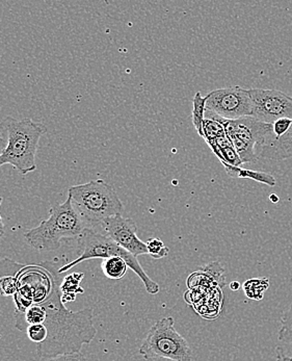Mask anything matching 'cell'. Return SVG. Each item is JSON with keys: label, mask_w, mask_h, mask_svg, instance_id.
<instances>
[{"label": "cell", "mask_w": 292, "mask_h": 361, "mask_svg": "<svg viewBox=\"0 0 292 361\" xmlns=\"http://www.w3.org/2000/svg\"><path fill=\"white\" fill-rule=\"evenodd\" d=\"M64 262V258L58 259V257L50 260L53 290L50 296L40 304L47 312L43 325L48 331L47 340L41 345H37V356L41 360L63 354L80 353L82 345H90L97 334L91 308L72 312L63 302L61 286L65 274H61L58 271L66 264Z\"/></svg>", "instance_id": "obj_1"}, {"label": "cell", "mask_w": 292, "mask_h": 361, "mask_svg": "<svg viewBox=\"0 0 292 361\" xmlns=\"http://www.w3.org/2000/svg\"><path fill=\"white\" fill-rule=\"evenodd\" d=\"M1 126L8 133L6 147L0 155V167L11 165L21 175L37 170L36 155L41 137L47 133V126L30 118H4Z\"/></svg>", "instance_id": "obj_2"}, {"label": "cell", "mask_w": 292, "mask_h": 361, "mask_svg": "<svg viewBox=\"0 0 292 361\" xmlns=\"http://www.w3.org/2000/svg\"><path fill=\"white\" fill-rule=\"evenodd\" d=\"M68 197L86 228L102 226L104 221L123 214L124 205L117 192L103 179H96L82 185H73Z\"/></svg>", "instance_id": "obj_3"}, {"label": "cell", "mask_w": 292, "mask_h": 361, "mask_svg": "<svg viewBox=\"0 0 292 361\" xmlns=\"http://www.w3.org/2000/svg\"><path fill=\"white\" fill-rule=\"evenodd\" d=\"M84 221L68 197L64 203H56L50 209L49 216L38 226L24 233L26 243L34 250L56 251L64 238H77L82 233Z\"/></svg>", "instance_id": "obj_4"}, {"label": "cell", "mask_w": 292, "mask_h": 361, "mask_svg": "<svg viewBox=\"0 0 292 361\" xmlns=\"http://www.w3.org/2000/svg\"><path fill=\"white\" fill-rule=\"evenodd\" d=\"M77 253V258L63 266L60 269V273L65 274L68 271L86 260L97 259V258L106 259V258L118 256V257L123 258L125 260L128 268L134 271L135 274L139 277L145 286L146 290L150 295L158 294L160 290L158 284L148 276L147 273L145 272L143 267L137 260V257L120 247L119 245L115 244L112 238H108L106 234L98 233L95 229L84 228L82 233L78 236Z\"/></svg>", "instance_id": "obj_5"}, {"label": "cell", "mask_w": 292, "mask_h": 361, "mask_svg": "<svg viewBox=\"0 0 292 361\" xmlns=\"http://www.w3.org/2000/svg\"><path fill=\"white\" fill-rule=\"evenodd\" d=\"M139 352L146 360L191 361L193 358V350L175 329V319L172 317L158 319L150 328Z\"/></svg>", "instance_id": "obj_6"}, {"label": "cell", "mask_w": 292, "mask_h": 361, "mask_svg": "<svg viewBox=\"0 0 292 361\" xmlns=\"http://www.w3.org/2000/svg\"><path fill=\"white\" fill-rule=\"evenodd\" d=\"M224 126L243 164L256 163L260 159L261 149L272 133V124L263 123L254 117L224 120Z\"/></svg>", "instance_id": "obj_7"}, {"label": "cell", "mask_w": 292, "mask_h": 361, "mask_svg": "<svg viewBox=\"0 0 292 361\" xmlns=\"http://www.w3.org/2000/svg\"><path fill=\"white\" fill-rule=\"evenodd\" d=\"M206 109L225 120L252 117L250 91L239 85L211 91L206 95Z\"/></svg>", "instance_id": "obj_8"}, {"label": "cell", "mask_w": 292, "mask_h": 361, "mask_svg": "<svg viewBox=\"0 0 292 361\" xmlns=\"http://www.w3.org/2000/svg\"><path fill=\"white\" fill-rule=\"evenodd\" d=\"M253 115L263 123L274 124L287 118L292 120V97L278 90L250 89Z\"/></svg>", "instance_id": "obj_9"}, {"label": "cell", "mask_w": 292, "mask_h": 361, "mask_svg": "<svg viewBox=\"0 0 292 361\" xmlns=\"http://www.w3.org/2000/svg\"><path fill=\"white\" fill-rule=\"evenodd\" d=\"M101 227L106 236L135 257L148 255L147 245L137 236V224L132 219L120 214L104 221Z\"/></svg>", "instance_id": "obj_10"}, {"label": "cell", "mask_w": 292, "mask_h": 361, "mask_svg": "<svg viewBox=\"0 0 292 361\" xmlns=\"http://www.w3.org/2000/svg\"><path fill=\"white\" fill-rule=\"evenodd\" d=\"M292 157V123L289 130L280 137H274V133L269 135L261 149L260 159L270 161H283Z\"/></svg>", "instance_id": "obj_11"}, {"label": "cell", "mask_w": 292, "mask_h": 361, "mask_svg": "<svg viewBox=\"0 0 292 361\" xmlns=\"http://www.w3.org/2000/svg\"><path fill=\"white\" fill-rule=\"evenodd\" d=\"M206 143L211 151L217 155L222 165H229L232 167H241L243 165L239 153L235 150L232 142L227 137V135L215 140H211Z\"/></svg>", "instance_id": "obj_12"}, {"label": "cell", "mask_w": 292, "mask_h": 361, "mask_svg": "<svg viewBox=\"0 0 292 361\" xmlns=\"http://www.w3.org/2000/svg\"><path fill=\"white\" fill-rule=\"evenodd\" d=\"M224 168H225L227 174L232 178L252 179V180L257 181V183L269 185V187H274L277 183L276 178L269 173L243 169L241 167H232V166L229 165L224 166Z\"/></svg>", "instance_id": "obj_13"}, {"label": "cell", "mask_w": 292, "mask_h": 361, "mask_svg": "<svg viewBox=\"0 0 292 361\" xmlns=\"http://www.w3.org/2000/svg\"><path fill=\"white\" fill-rule=\"evenodd\" d=\"M84 277V273H72L64 277L61 286L62 300L64 303L75 301L78 294H84V290L80 286V282Z\"/></svg>", "instance_id": "obj_14"}, {"label": "cell", "mask_w": 292, "mask_h": 361, "mask_svg": "<svg viewBox=\"0 0 292 361\" xmlns=\"http://www.w3.org/2000/svg\"><path fill=\"white\" fill-rule=\"evenodd\" d=\"M102 272L106 278L112 280L122 279L127 273L128 266L123 258L113 256V257L103 259L101 264Z\"/></svg>", "instance_id": "obj_15"}, {"label": "cell", "mask_w": 292, "mask_h": 361, "mask_svg": "<svg viewBox=\"0 0 292 361\" xmlns=\"http://www.w3.org/2000/svg\"><path fill=\"white\" fill-rule=\"evenodd\" d=\"M205 111H206V96H203L201 92H197L196 95L193 96L191 118H193V128H195L201 137L203 135Z\"/></svg>", "instance_id": "obj_16"}, {"label": "cell", "mask_w": 292, "mask_h": 361, "mask_svg": "<svg viewBox=\"0 0 292 361\" xmlns=\"http://www.w3.org/2000/svg\"><path fill=\"white\" fill-rule=\"evenodd\" d=\"M269 280L267 278H256L250 279L243 284V290L250 299L260 301L265 296V290L269 288Z\"/></svg>", "instance_id": "obj_17"}, {"label": "cell", "mask_w": 292, "mask_h": 361, "mask_svg": "<svg viewBox=\"0 0 292 361\" xmlns=\"http://www.w3.org/2000/svg\"><path fill=\"white\" fill-rule=\"evenodd\" d=\"M279 341L292 343V306L283 314L281 318V328L278 334Z\"/></svg>", "instance_id": "obj_18"}, {"label": "cell", "mask_w": 292, "mask_h": 361, "mask_svg": "<svg viewBox=\"0 0 292 361\" xmlns=\"http://www.w3.org/2000/svg\"><path fill=\"white\" fill-rule=\"evenodd\" d=\"M148 249V255L154 259H161L170 255V249L163 244V240L158 238H152L146 242Z\"/></svg>", "instance_id": "obj_19"}, {"label": "cell", "mask_w": 292, "mask_h": 361, "mask_svg": "<svg viewBox=\"0 0 292 361\" xmlns=\"http://www.w3.org/2000/svg\"><path fill=\"white\" fill-rule=\"evenodd\" d=\"M17 292H18V283L14 275L0 277V296L14 297Z\"/></svg>", "instance_id": "obj_20"}, {"label": "cell", "mask_w": 292, "mask_h": 361, "mask_svg": "<svg viewBox=\"0 0 292 361\" xmlns=\"http://www.w3.org/2000/svg\"><path fill=\"white\" fill-rule=\"evenodd\" d=\"M26 334H27L28 338L36 343V345H41L44 343L48 338L47 328L44 325L40 324V325H30L26 328Z\"/></svg>", "instance_id": "obj_21"}, {"label": "cell", "mask_w": 292, "mask_h": 361, "mask_svg": "<svg viewBox=\"0 0 292 361\" xmlns=\"http://www.w3.org/2000/svg\"><path fill=\"white\" fill-rule=\"evenodd\" d=\"M292 123L291 119L283 118V119L278 120L272 124V133H274V137H280L284 135L287 131L291 128Z\"/></svg>", "instance_id": "obj_22"}, {"label": "cell", "mask_w": 292, "mask_h": 361, "mask_svg": "<svg viewBox=\"0 0 292 361\" xmlns=\"http://www.w3.org/2000/svg\"><path fill=\"white\" fill-rule=\"evenodd\" d=\"M42 361H88L82 353L63 354Z\"/></svg>", "instance_id": "obj_23"}, {"label": "cell", "mask_w": 292, "mask_h": 361, "mask_svg": "<svg viewBox=\"0 0 292 361\" xmlns=\"http://www.w3.org/2000/svg\"><path fill=\"white\" fill-rule=\"evenodd\" d=\"M2 201H4V198L0 197V207H1ZM4 221H2L1 214H0V238H4Z\"/></svg>", "instance_id": "obj_24"}, {"label": "cell", "mask_w": 292, "mask_h": 361, "mask_svg": "<svg viewBox=\"0 0 292 361\" xmlns=\"http://www.w3.org/2000/svg\"><path fill=\"white\" fill-rule=\"evenodd\" d=\"M230 288L232 290H234V292H236V290H239V288H241V283H239V281H232L230 283Z\"/></svg>", "instance_id": "obj_25"}, {"label": "cell", "mask_w": 292, "mask_h": 361, "mask_svg": "<svg viewBox=\"0 0 292 361\" xmlns=\"http://www.w3.org/2000/svg\"><path fill=\"white\" fill-rule=\"evenodd\" d=\"M6 147V141L4 139V137L0 135V155L4 152V148Z\"/></svg>", "instance_id": "obj_26"}, {"label": "cell", "mask_w": 292, "mask_h": 361, "mask_svg": "<svg viewBox=\"0 0 292 361\" xmlns=\"http://www.w3.org/2000/svg\"><path fill=\"white\" fill-rule=\"evenodd\" d=\"M287 361H292V356H287Z\"/></svg>", "instance_id": "obj_27"}]
</instances>
